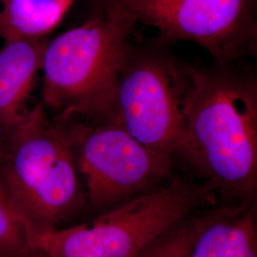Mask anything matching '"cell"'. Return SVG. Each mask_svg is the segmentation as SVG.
Segmentation results:
<instances>
[{
    "mask_svg": "<svg viewBox=\"0 0 257 257\" xmlns=\"http://www.w3.org/2000/svg\"><path fill=\"white\" fill-rule=\"evenodd\" d=\"M0 4H1V0H0Z\"/></svg>",
    "mask_w": 257,
    "mask_h": 257,
    "instance_id": "5bb4252c",
    "label": "cell"
},
{
    "mask_svg": "<svg viewBox=\"0 0 257 257\" xmlns=\"http://www.w3.org/2000/svg\"><path fill=\"white\" fill-rule=\"evenodd\" d=\"M45 38H14L0 47V136L27 110V101L41 71Z\"/></svg>",
    "mask_w": 257,
    "mask_h": 257,
    "instance_id": "ba28073f",
    "label": "cell"
},
{
    "mask_svg": "<svg viewBox=\"0 0 257 257\" xmlns=\"http://www.w3.org/2000/svg\"><path fill=\"white\" fill-rule=\"evenodd\" d=\"M220 209L195 211L177 221L150 242L136 257H192L196 239Z\"/></svg>",
    "mask_w": 257,
    "mask_h": 257,
    "instance_id": "8fae6325",
    "label": "cell"
},
{
    "mask_svg": "<svg viewBox=\"0 0 257 257\" xmlns=\"http://www.w3.org/2000/svg\"><path fill=\"white\" fill-rule=\"evenodd\" d=\"M35 232L13 199L0 169V257H37Z\"/></svg>",
    "mask_w": 257,
    "mask_h": 257,
    "instance_id": "7c38bea8",
    "label": "cell"
},
{
    "mask_svg": "<svg viewBox=\"0 0 257 257\" xmlns=\"http://www.w3.org/2000/svg\"><path fill=\"white\" fill-rule=\"evenodd\" d=\"M189 84V65L162 48L134 47L109 106L97 117L117 124L146 147L181 155Z\"/></svg>",
    "mask_w": 257,
    "mask_h": 257,
    "instance_id": "5b68a950",
    "label": "cell"
},
{
    "mask_svg": "<svg viewBox=\"0 0 257 257\" xmlns=\"http://www.w3.org/2000/svg\"><path fill=\"white\" fill-rule=\"evenodd\" d=\"M192 257H257L253 201L221 208L196 239Z\"/></svg>",
    "mask_w": 257,
    "mask_h": 257,
    "instance_id": "9c48e42d",
    "label": "cell"
},
{
    "mask_svg": "<svg viewBox=\"0 0 257 257\" xmlns=\"http://www.w3.org/2000/svg\"><path fill=\"white\" fill-rule=\"evenodd\" d=\"M53 119L63 132L86 182L87 203L95 210H109L149 192L170 175L172 156L146 147L110 120Z\"/></svg>",
    "mask_w": 257,
    "mask_h": 257,
    "instance_id": "8992f818",
    "label": "cell"
},
{
    "mask_svg": "<svg viewBox=\"0 0 257 257\" xmlns=\"http://www.w3.org/2000/svg\"><path fill=\"white\" fill-rule=\"evenodd\" d=\"M74 1L1 0L0 38H44L59 25Z\"/></svg>",
    "mask_w": 257,
    "mask_h": 257,
    "instance_id": "30bf717a",
    "label": "cell"
},
{
    "mask_svg": "<svg viewBox=\"0 0 257 257\" xmlns=\"http://www.w3.org/2000/svg\"><path fill=\"white\" fill-rule=\"evenodd\" d=\"M215 192L207 180L175 176L89 223L37 234L34 246L44 257H136L177 221L214 202Z\"/></svg>",
    "mask_w": 257,
    "mask_h": 257,
    "instance_id": "277c9868",
    "label": "cell"
},
{
    "mask_svg": "<svg viewBox=\"0 0 257 257\" xmlns=\"http://www.w3.org/2000/svg\"><path fill=\"white\" fill-rule=\"evenodd\" d=\"M181 155L215 191L253 201L257 188V81L234 62L189 66Z\"/></svg>",
    "mask_w": 257,
    "mask_h": 257,
    "instance_id": "6da1fadb",
    "label": "cell"
},
{
    "mask_svg": "<svg viewBox=\"0 0 257 257\" xmlns=\"http://www.w3.org/2000/svg\"><path fill=\"white\" fill-rule=\"evenodd\" d=\"M0 169L35 236L62 228L87 204L72 150L42 102L0 136Z\"/></svg>",
    "mask_w": 257,
    "mask_h": 257,
    "instance_id": "7a4b0ae2",
    "label": "cell"
},
{
    "mask_svg": "<svg viewBox=\"0 0 257 257\" xmlns=\"http://www.w3.org/2000/svg\"><path fill=\"white\" fill-rule=\"evenodd\" d=\"M37 257H44V256H43V255H42V254H41V253H39V254H38V255H37Z\"/></svg>",
    "mask_w": 257,
    "mask_h": 257,
    "instance_id": "4fadbf2b",
    "label": "cell"
},
{
    "mask_svg": "<svg viewBox=\"0 0 257 257\" xmlns=\"http://www.w3.org/2000/svg\"><path fill=\"white\" fill-rule=\"evenodd\" d=\"M136 26L167 40L190 41L215 62H235L256 43V0H104Z\"/></svg>",
    "mask_w": 257,
    "mask_h": 257,
    "instance_id": "52a82bcc",
    "label": "cell"
},
{
    "mask_svg": "<svg viewBox=\"0 0 257 257\" xmlns=\"http://www.w3.org/2000/svg\"><path fill=\"white\" fill-rule=\"evenodd\" d=\"M136 25L104 1L100 13L46 42L42 104L55 116L93 117L110 104Z\"/></svg>",
    "mask_w": 257,
    "mask_h": 257,
    "instance_id": "3957f363",
    "label": "cell"
}]
</instances>
